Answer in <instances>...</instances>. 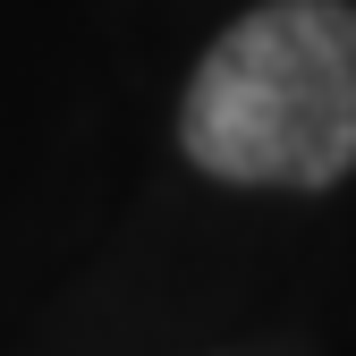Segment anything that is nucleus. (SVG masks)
<instances>
[{
	"mask_svg": "<svg viewBox=\"0 0 356 356\" xmlns=\"http://www.w3.org/2000/svg\"><path fill=\"white\" fill-rule=\"evenodd\" d=\"M178 145L229 187H331L356 170V9L263 0L204 51Z\"/></svg>",
	"mask_w": 356,
	"mask_h": 356,
	"instance_id": "obj_1",
	"label": "nucleus"
}]
</instances>
